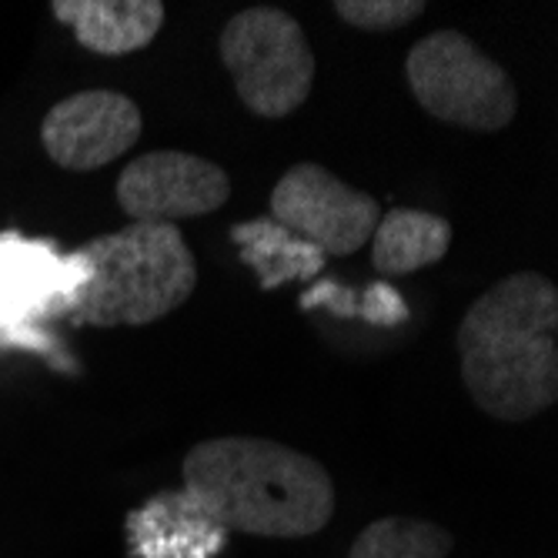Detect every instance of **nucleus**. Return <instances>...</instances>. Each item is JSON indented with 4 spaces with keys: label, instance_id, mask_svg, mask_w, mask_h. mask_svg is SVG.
<instances>
[{
    "label": "nucleus",
    "instance_id": "nucleus-1",
    "mask_svg": "<svg viewBox=\"0 0 558 558\" xmlns=\"http://www.w3.org/2000/svg\"><path fill=\"white\" fill-rule=\"evenodd\" d=\"M462 381L498 422H529L558 398V288L519 271L488 288L459 325Z\"/></svg>",
    "mask_w": 558,
    "mask_h": 558
},
{
    "label": "nucleus",
    "instance_id": "nucleus-2",
    "mask_svg": "<svg viewBox=\"0 0 558 558\" xmlns=\"http://www.w3.org/2000/svg\"><path fill=\"white\" fill-rule=\"evenodd\" d=\"M191 492L221 529L262 538H308L335 515L328 469L271 438L225 435L197 441L184 459Z\"/></svg>",
    "mask_w": 558,
    "mask_h": 558
},
{
    "label": "nucleus",
    "instance_id": "nucleus-3",
    "mask_svg": "<svg viewBox=\"0 0 558 558\" xmlns=\"http://www.w3.org/2000/svg\"><path fill=\"white\" fill-rule=\"evenodd\" d=\"M90 275L74 298V322L90 328L150 325L191 298L197 265L178 225H124L81 247Z\"/></svg>",
    "mask_w": 558,
    "mask_h": 558
},
{
    "label": "nucleus",
    "instance_id": "nucleus-4",
    "mask_svg": "<svg viewBox=\"0 0 558 558\" xmlns=\"http://www.w3.org/2000/svg\"><path fill=\"white\" fill-rule=\"evenodd\" d=\"M404 77L425 114L492 134L519 114V90L501 64L485 58L472 37L438 31L422 37L404 61Z\"/></svg>",
    "mask_w": 558,
    "mask_h": 558
},
{
    "label": "nucleus",
    "instance_id": "nucleus-5",
    "mask_svg": "<svg viewBox=\"0 0 558 558\" xmlns=\"http://www.w3.org/2000/svg\"><path fill=\"white\" fill-rule=\"evenodd\" d=\"M218 54L241 105L258 118L294 114L315 87V50L288 11L251 8L234 14L218 37Z\"/></svg>",
    "mask_w": 558,
    "mask_h": 558
},
{
    "label": "nucleus",
    "instance_id": "nucleus-6",
    "mask_svg": "<svg viewBox=\"0 0 558 558\" xmlns=\"http://www.w3.org/2000/svg\"><path fill=\"white\" fill-rule=\"evenodd\" d=\"M271 218L325 255H354L378 228V201L322 165H294L271 191Z\"/></svg>",
    "mask_w": 558,
    "mask_h": 558
},
{
    "label": "nucleus",
    "instance_id": "nucleus-7",
    "mask_svg": "<svg viewBox=\"0 0 558 558\" xmlns=\"http://www.w3.org/2000/svg\"><path fill=\"white\" fill-rule=\"evenodd\" d=\"M231 197L225 168L187 150H150L118 178V205L137 225H174L218 211Z\"/></svg>",
    "mask_w": 558,
    "mask_h": 558
},
{
    "label": "nucleus",
    "instance_id": "nucleus-8",
    "mask_svg": "<svg viewBox=\"0 0 558 558\" xmlns=\"http://www.w3.org/2000/svg\"><path fill=\"white\" fill-rule=\"evenodd\" d=\"M144 118L121 90H77L58 100L40 121L47 158L64 171H97L137 144Z\"/></svg>",
    "mask_w": 558,
    "mask_h": 558
},
{
    "label": "nucleus",
    "instance_id": "nucleus-9",
    "mask_svg": "<svg viewBox=\"0 0 558 558\" xmlns=\"http://www.w3.org/2000/svg\"><path fill=\"white\" fill-rule=\"evenodd\" d=\"M124 529L131 558H218L231 535L184 488L150 495Z\"/></svg>",
    "mask_w": 558,
    "mask_h": 558
},
{
    "label": "nucleus",
    "instance_id": "nucleus-10",
    "mask_svg": "<svg viewBox=\"0 0 558 558\" xmlns=\"http://www.w3.org/2000/svg\"><path fill=\"white\" fill-rule=\"evenodd\" d=\"M54 17L74 27L81 47L105 58L144 50L165 27L158 0H54Z\"/></svg>",
    "mask_w": 558,
    "mask_h": 558
},
{
    "label": "nucleus",
    "instance_id": "nucleus-11",
    "mask_svg": "<svg viewBox=\"0 0 558 558\" xmlns=\"http://www.w3.org/2000/svg\"><path fill=\"white\" fill-rule=\"evenodd\" d=\"M451 247V225L432 211L391 208L372 234V265L385 278L438 265Z\"/></svg>",
    "mask_w": 558,
    "mask_h": 558
},
{
    "label": "nucleus",
    "instance_id": "nucleus-12",
    "mask_svg": "<svg viewBox=\"0 0 558 558\" xmlns=\"http://www.w3.org/2000/svg\"><path fill=\"white\" fill-rule=\"evenodd\" d=\"M231 241L241 251V262L258 275L262 288H281L291 281H308L325 271V251L291 234L275 218H255L231 228Z\"/></svg>",
    "mask_w": 558,
    "mask_h": 558
},
{
    "label": "nucleus",
    "instance_id": "nucleus-13",
    "mask_svg": "<svg viewBox=\"0 0 558 558\" xmlns=\"http://www.w3.org/2000/svg\"><path fill=\"white\" fill-rule=\"evenodd\" d=\"M451 545V532L435 522L388 515L362 529L348 558H448Z\"/></svg>",
    "mask_w": 558,
    "mask_h": 558
},
{
    "label": "nucleus",
    "instance_id": "nucleus-14",
    "mask_svg": "<svg viewBox=\"0 0 558 558\" xmlns=\"http://www.w3.org/2000/svg\"><path fill=\"white\" fill-rule=\"evenodd\" d=\"M335 11L351 27L385 34L418 21L425 14V4L422 0H335Z\"/></svg>",
    "mask_w": 558,
    "mask_h": 558
}]
</instances>
